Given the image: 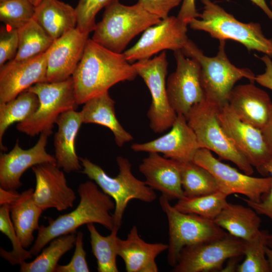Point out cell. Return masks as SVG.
<instances>
[{
    "label": "cell",
    "mask_w": 272,
    "mask_h": 272,
    "mask_svg": "<svg viewBox=\"0 0 272 272\" xmlns=\"http://www.w3.org/2000/svg\"><path fill=\"white\" fill-rule=\"evenodd\" d=\"M265 255L268 263L269 271L272 272V233H266L264 245Z\"/></svg>",
    "instance_id": "cell-47"
},
{
    "label": "cell",
    "mask_w": 272,
    "mask_h": 272,
    "mask_svg": "<svg viewBox=\"0 0 272 272\" xmlns=\"http://www.w3.org/2000/svg\"><path fill=\"white\" fill-rule=\"evenodd\" d=\"M176 69L166 81L170 104L177 115L187 116L192 107L206 99L200 79V66L181 50L174 51Z\"/></svg>",
    "instance_id": "cell-13"
},
{
    "label": "cell",
    "mask_w": 272,
    "mask_h": 272,
    "mask_svg": "<svg viewBox=\"0 0 272 272\" xmlns=\"http://www.w3.org/2000/svg\"><path fill=\"white\" fill-rule=\"evenodd\" d=\"M92 252L97 259L99 272H118L116 264L118 229L114 228L107 236L101 235L93 223L87 224Z\"/></svg>",
    "instance_id": "cell-33"
},
{
    "label": "cell",
    "mask_w": 272,
    "mask_h": 272,
    "mask_svg": "<svg viewBox=\"0 0 272 272\" xmlns=\"http://www.w3.org/2000/svg\"><path fill=\"white\" fill-rule=\"evenodd\" d=\"M115 0H79L75 8L77 17V27L81 31L90 33L94 31L97 23L96 16L102 8Z\"/></svg>",
    "instance_id": "cell-38"
},
{
    "label": "cell",
    "mask_w": 272,
    "mask_h": 272,
    "mask_svg": "<svg viewBox=\"0 0 272 272\" xmlns=\"http://www.w3.org/2000/svg\"><path fill=\"white\" fill-rule=\"evenodd\" d=\"M77 191L80 200L75 210L60 215L55 220L48 218L47 226H40L37 238L29 250L33 255H38L52 239L76 232L84 224L97 223L108 230L114 229L111 211L114 210L115 205L111 197L100 190L92 180L81 183Z\"/></svg>",
    "instance_id": "cell-2"
},
{
    "label": "cell",
    "mask_w": 272,
    "mask_h": 272,
    "mask_svg": "<svg viewBox=\"0 0 272 272\" xmlns=\"http://www.w3.org/2000/svg\"><path fill=\"white\" fill-rule=\"evenodd\" d=\"M265 65L263 73L255 76V82L272 90V60L269 56L264 54L260 58Z\"/></svg>",
    "instance_id": "cell-44"
},
{
    "label": "cell",
    "mask_w": 272,
    "mask_h": 272,
    "mask_svg": "<svg viewBox=\"0 0 272 272\" xmlns=\"http://www.w3.org/2000/svg\"><path fill=\"white\" fill-rule=\"evenodd\" d=\"M139 171L145 177V183L154 190L160 191L169 200L184 196L181 184V162L149 153L143 159Z\"/></svg>",
    "instance_id": "cell-21"
},
{
    "label": "cell",
    "mask_w": 272,
    "mask_h": 272,
    "mask_svg": "<svg viewBox=\"0 0 272 272\" xmlns=\"http://www.w3.org/2000/svg\"><path fill=\"white\" fill-rule=\"evenodd\" d=\"M181 177L185 196H198L219 190L213 174L193 161L181 162Z\"/></svg>",
    "instance_id": "cell-32"
},
{
    "label": "cell",
    "mask_w": 272,
    "mask_h": 272,
    "mask_svg": "<svg viewBox=\"0 0 272 272\" xmlns=\"http://www.w3.org/2000/svg\"><path fill=\"white\" fill-rule=\"evenodd\" d=\"M132 64L151 93L152 101L147 112L150 127L155 133H162L172 127L177 116L167 96L166 77L168 63L166 52Z\"/></svg>",
    "instance_id": "cell-10"
},
{
    "label": "cell",
    "mask_w": 272,
    "mask_h": 272,
    "mask_svg": "<svg viewBox=\"0 0 272 272\" xmlns=\"http://www.w3.org/2000/svg\"><path fill=\"white\" fill-rule=\"evenodd\" d=\"M219 122L236 149L263 176H269L266 167L272 159L261 130L241 120L228 103L219 106Z\"/></svg>",
    "instance_id": "cell-14"
},
{
    "label": "cell",
    "mask_w": 272,
    "mask_h": 272,
    "mask_svg": "<svg viewBox=\"0 0 272 272\" xmlns=\"http://www.w3.org/2000/svg\"><path fill=\"white\" fill-rule=\"evenodd\" d=\"M161 20L147 12L139 3L126 6L115 0L105 8L92 39L111 51L122 53L135 36Z\"/></svg>",
    "instance_id": "cell-3"
},
{
    "label": "cell",
    "mask_w": 272,
    "mask_h": 272,
    "mask_svg": "<svg viewBox=\"0 0 272 272\" xmlns=\"http://www.w3.org/2000/svg\"><path fill=\"white\" fill-rule=\"evenodd\" d=\"M18 46L17 29L7 26L2 27L0 33V66L15 58Z\"/></svg>",
    "instance_id": "cell-39"
},
{
    "label": "cell",
    "mask_w": 272,
    "mask_h": 272,
    "mask_svg": "<svg viewBox=\"0 0 272 272\" xmlns=\"http://www.w3.org/2000/svg\"><path fill=\"white\" fill-rule=\"evenodd\" d=\"M260 130L268 149L272 155V107L267 120Z\"/></svg>",
    "instance_id": "cell-45"
},
{
    "label": "cell",
    "mask_w": 272,
    "mask_h": 272,
    "mask_svg": "<svg viewBox=\"0 0 272 272\" xmlns=\"http://www.w3.org/2000/svg\"><path fill=\"white\" fill-rule=\"evenodd\" d=\"M60 169L56 163H51L32 167L36 179L33 199L43 211L55 208L62 211L73 207L76 193L68 186L65 175Z\"/></svg>",
    "instance_id": "cell-18"
},
{
    "label": "cell",
    "mask_w": 272,
    "mask_h": 272,
    "mask_svg": "<svg viewBox=\"0 0 272 272\" xmlns=\"http://www.w3.org/2000/svg\"><path fill=\"white\" fill-rule=\"evenodd\" d=\"M83 233L77 234L75 250L70 262L66 265L57 264L55 272H89V268L86 259V252L83 245Z\"/></svg>",
    "instance_id": "cell-40"
},
{
    "label": "cell",
    "mask_w": 272,
    "mask_h": 272,
    "mask_svg": "<svg viewBox=\"0 0 272 272\" xmlns=\"http://www.w3.org/2000/svg\"><path fill=\"white\" fill-rule=\"evenodd\" d=\"M34 191L33 188L24 191L9 205L13 225L22 246L25 248L32 244L33 232L40 227L39 219L43 211L34 201Z\"/></svg>",
    "instance_id": "cell-27"
},
{
    "label": "cell",
    "mask_w": 272,
    "mask_h": 272,
    "mask_svg": "<svg viewBox=\"0 0 272 272\" xmlns=\"http://www.w3.org/2000/svg\"><path fill=\"white\" fill-rule=\"evenodd\" d=\"M89 35L76 27L53 41L47 50V82H61L73 76L83 56Z\"/></svg>",
    "instance_id": "cell-20"
},
{
    "label": "cell",
    "mask_w": 272,
    "mask_h": 272,
    "mask_svg": "<svg viewBox=\"0 0 272 272\" xmlns=\"http://www.w3.org/2000/svg\"><path fill=\"white\" fill-rule=\"evenodd\" d=\"M227 196L220 190L195 197L184 196L174 207L182 213L195 214L214 221L228 203Z\"/></svg>",
    "instance_id": "cell-34"
},
{
    "label": "cell",
    "mask_w": 272,
    "mask_h": 272,
    "mask_svg": "<svg viewBox=\"0 0 272 272\" xmlns=\"http://www.w3.org/2000/svg\"><path fill=\"white\" fill-rule=\"evenodd\" d=\"M192 161L209 170L215 178L219 190L228 196L241 194L250 200L259 202L270 189V176L256 177L240 172L216 159L207 149H198Z\"/></svg>",
    "instance_id": "cell-12"
},
{
    "label": "cell",
    "mask_w": 272,
    "mask_h": 272,
    "mask_svg": "<svg viewBox=\"0 0 272 272\" xmlns=\"http://www.w3.org/2000/svg\"><path fill=\"white\" fill-rule=\"evenodd\" d=\"M20 194L16 190H6L0 187V205H10Z\"/></svg>",
    "instance_id": "cell-46"
},
{
    "label": "cell",
    "mask_w": 272,
    "mask_h": 272,
    "mask_svg": "<svg viewBox=\"0 0 272 272\" xmlns=\"http://www.w3.org/2000/svg\"><path fill=\"white\" fill-rule=\"evenodd\" d=\"M243 256H239L232 257L229 259V261L226 265V267L223 268L221 271H236V269L238 264H237L238 262H239L241 258H242Z\"/></svg>",
    "instance_id": "cell-48"
},
{
    "label": "cell",
    "mask_w": 272,
    "mask_h": 272,
    "mask_svg": "<svg viewBox=\"0 0 272 272\" xmlns=\"http://www.w3.org/2000/svg\"><path fill=\"white\" fill-rule=\"evenodd\" d=\"M266 231L261 230L253 239L245 242L244 259L238 264V272H270L264 245Z\"/></svg>",
    "instance_id": "cell-36"
},
{
    "label": "cell",
    "mask_w": 272,
    "mask_h": 272,
    "mask_svg": "<svg viewBox=\"0 0 272 272\" xmlns=\"http://www.w3.org/2000/svg\"><path fill=\"white\" fill-rule=\"evenodd\" d=\"M258 215L250 207L228 202L213 221L229 234L246 242L255 238L261 231V221Z\"/></svg>",
    "instance_id": "cell-28"
},
{
    "label": "cell",
    "mask_w": 272,
    "mask_h": 272,
    "mask_svg": "<svg viewBox=\"0 0 272 272\" xmlns=\"http://www.w3.org/2000/svg\"><path fill=\"white\" fill-rule=\"evenodd\" d=\"M187 26L177 17L168 16L147 28L137 42L123 54L129 63H133L166 49L182 50L189 40Z\"/></svg>",
    "instance_id": "cell-15"
},
{
    "label": "cell",
    "mask_w": 272,
    "mask_h": 272,
    "mask_svg": "<svg viewBox=\"0 0 272 272\" xmlns=\"http://www.w3.org/2000/svg\"><path fill=\"white\" fill-rule=\"evenodd\" d=\"M19 46L14 60H23L45 52L53 40L33 18L17 29Z\"/></svg>",
    "instance_id": "cell-31"
},
{
    "label": "cell",
    "mask_w": 272,
    "mask_h": 272,
    "mask_svg": "<svg viewBox=\"0 0 272 272\" xmlns=\"http://www.w3.org/2000/svg\"><path fill=\"white\" fill-rule=\"evenodd\" d=\"M245 242L229 233L221 238L184 247L181 251L173 272L221 271L224 262L244 256Z\"/></svg>",
    "instance_id": "cell-11"
},
{
    "label": "cell",
    "mask_w": 272,
    "mask_h": 272,
    "mask_svg": "<svg viewBox=\"0 0 272 272\" xmlns=\"http://www.w3.org/2000/svg\"><path fill=\"white\" fill-rule=\"evenodd\" d=\"M219 106L205 100L194 105L186 116L200 148L213 151L223 160L234 163L244 173L251 175L253 166L235 147L219 119Z\"/></svg>",
    "instance_id": "cell-8"
},
{
    "label": "cell",
    "mask_w": 272,
    "mask_h": 272,
    "mask_svg": "<svg viewBox=\"0 0 272 272\" xmlns=\"http://www.w3.org/2000/svg\"><path fill=\"white\" fill-rule=\"evenodd\" d=\"M34 18L53 41L77 25L75 8L59 0H42L35 6Z\"/></svg>",
    "instance_id": "cell-26"
},
{
    "label": "cell",
    "mask_w": 272,
    "mask_h": 272,
    "mask_svg": "<svg viewBox=\"0 0 272 272\" xmlns=\"http://www.w3.org/2000/svg\"><path fill=\"white\" fill-rule=\"evenodd\" d=\"M47 51L23 60H10L0 66V103L15 98L32 86L47 81Z\"/></svg>",
    "instance_id": "cell-17"
},
{
    "label": "cell",
    "mask_w": 272,
    "mask_h": 272,
    "mask_svg": "<svg viewBox=\"0 0 272 272\" xmlns=\"http://www.w3.org/2000/svg\"><path fill=\"white\" fill-rule=\"evenodd\" d=\"M168 248V244L145 241L135 225L130 230L126 239L117 238L118 256L123 260L127 272H157L156 258Z\"/></svg>",
    "instance_id": "cell-23"
},
{
    "label": "cell",
    "mask_w": 272,
    "mask_h": 272,
    "mask_svg": "<svg viewBox=\"0 0 272 272\" xmlns=\"http://www.w3.org/2000/svg\"><path fill=\"white\" fill-rule=\"evenodd\" d=\"M266 171L271 178V184L269 191L264 194L259 202H254L247 198H240L243 200L248 207L253 209L258 215L267 217L272 222V159L267 164Z\"/></svg>",
    "instance_id": "cell-42"
},
{
    "label": "cell",
    "mask_w": 272,
    "mask_h": 272,
    "mask_svg": "<svg viewBox=\"0 0 272 272\" xmlns=\"http://www.w3.org/2000/svg\"><path fill=\"white\" fill-rule=\"evenodd\" d=\"M80 111L70 110L60 115L56 120L57 130L54 135V157L57 166L67 173L81 169L75 148V141L82 124Z\"/></svg>",
    "instance_id": "cell-24"
},
{
    "label": "cell",
    "mask_w": 272,
    "mask_h": 272,
    "mask_svg": "<svg viewBox=\"0 0 272 272\" xmlns=\"http://www.w3.org/2000/svg\"><path fill=\"white\" fill-rule=\"evenodd\" d=\"M217 55L204 54L192 41L188 40L181 51L194 58L200 66V79L206 100L219 106L228 103L235 83L243 78L254 83L255 75L248 68L238 67L230 61L226 53V41L221 40Z\"/></svg>",
    "instance_id": "cell-6"
},
{
    "label": "cell",
    "mask_w": 272,
    "mask_h": 272,
    "mask_svg": "<svg viewBox=\"0 0 272 272\" xmlns=\"http://www.w3.org/2000/svg\"><path fill=\"white\" fill-rule=\"evenodd\" d=\"M250 1L261 9L270 19H272V11L269 8L265 0Z\"/></svg>",
    "instance_id": "cell-49"
},
{
    "label": "cell",
    "mask_w": 272,
    "mask_h": 272,
    "mask_svg": "<svg viewBox=\"0 0 272 272\" xmlns=\"http://www.w3.org/2000/svg\"><path fill=\"white\" fill-rule=\"evenodd\" d=\"M169 201L163 195L159 198L160 205L168 221L167 261L170 265H175L184 247L221 238L227 234L213 221L180 212L171 206Z\"/></svg>",
    "instance_id": "cell-9"
},
{
    "label": "cell",
    "mask_w": 272,
    "mask_h": 272,
    "mask_svg": "<svg viewBox=\"0 0 272 272\" xmlns=\"http://www.w3.org/2000/svg\"><path fill=\"white\" fill-rule=\"evenodd\" d=\"M7 0H0V3H2V2H5V1H6Z\"/></svg>",
    "instance_id": "cell-51"
},
{
    "label": "cell",
    "mask_w": 272,
    "mask_h": 272,
    "mask_svg": "<svg viewBox=\"0 0 272 272\" xmlns=\"http://www.w3.org/2000/svg\"><path fill=\"white\" fill-rule=\"evenodd\" d=\"M39 105L38 96L34 92L25 90L15 98L0 103V148L7 150L3 144V138L8 127L15 122H21L30 117Z\"/></svg>",
    "instance_id": "cell-29"
},
{
    "label": "cell",
    "mask_w": 272,
    "mask_h": 272,
    "mask_svg": "<svg viewBox=\"0 0 272 272\" xmlns=\"http://www.w3.org/2000/svg\"><path fill=\"white\" fill-rule=\"evenodd\" d=\"M26 90L38 96L39 105L30 117L18 123L16 128L30 137L41 133L49 136L60 115L70 110H76L78 106L72 76L58 82L38 83Z\"/></svg>",
    "instance_id": "cell-7"
},
{
    "label": "cell",
    "mask_w": 272,
    "mask_h": 272,
    "mask_svg": "<svg viewBox=\"0 0 272 272\" xmlns=\"http://www.w3.org/2000/svg\"><path fill=\"white\" fill-rule=\"evenodd\" d=\"M182 0H138L147 12L163 19L168 17L170 11L177 7Z\"/></svg>",
    "instance_id": "cell-41"
},
{
    "label": "cell",
    "mask_w": 272,
    "mask_h": 272,
    "mask_svg": "<svg viewBox=\"0 0 272 272\" xmlns=\"http://www.w3.org/2000/svg\"><path fill=\"white\" fill-rule=\"evenodd\" d=\"M48 137L44 133H40L35 145L27 150L20 147L18 140L10 152L1 154V188L16 190L23 185L20 178L28 169L42 163H56L54 156L46 151Z\"/></svg>",
    "instance_id": "cell-19"
},
{
    "label": "cell",
    "mask_w": 272,
    "mask_h": 272,
    "mask_svg": "<svg viewBox=\"0 0 272 272\" xmlns=\"http://www.w3.org/2000/svg\"><path fill=\"white\" fill-rule=\"evenodd\" d=\"M76 232L58 236L50 241L49 245L30 262L20 264L21 272H55L61 257L75 244Z\"/></svg>",
    "instance_id": "cell-30"
},
{
    "label": "cell",
    "mask_w": 272,
    "mask_h": 272,
    "mask_svg": "<svg viewBox=\"0 0 272 272\" xmlns=\"http://www.w3.org/2000/svg\"><path fill=\"white\" fill-rule=\"evenodd\" d=\"M270 5H271V7L272 8V0H271V1H270Z\"/></svg>",
    "instance_id": "cell-52"
},
{
    "label": "cell",
    "mask_w": 272,
    "mask_h": 272,
    "mask_svg": "<svg viewBox=\"0 0 272 272\" xmlns=\"http://www.w3.org/2000/svg\"><path fill=\"white\" fill-rule=\"evenodd\" d=\"M228 104L241 120L260 129L266 123L272 107L268 94L251 82L234 87Z\"/></svg>",
    "instance_id": "cell-22"
},
{
    "label": "cell",
    "mask_w": 272,
    "mask_h": 272,
    "mask_svg": "<svg viewBox=\"0 0 272 272\" xmlns=\"http://www.w3.org/2000/svg\"><path fill=\"white\" fill-rule=\"evenodd\" d=\"M83 123H94L109 128L113 133L114 141L119 147L131 141L133 137L121 125L115 110V101L108 91L86 102L80 111Z\"/></svg>",
    "instance_id": "cell-25"
},
{
    "label": "cell",
    "mask_w": 272,
    "mask_h": 272,
    "mask_svg": "<svg viewBox=\"0 0 272 272\" xmlns=\"http://www.w3.org/2000/svg\"><path fill=\"white\" fill-rule=\"evenodd\" d=\"M35 8L28 0H7L0 3V20L6 26L18 29L34 18Z\"/></svg>",
    "instance_id": "cell-37"
},
{
    "label": "cell",
    "mask_w": 272,
    "mask_h": 272,
    "mask_svg": "<svg viewBox=\"0 0 272 272\" xmlns=\"http://www.w3.org/2000/svg\"><path fill=\"white\" fill-rule=\"evenodd\" d=\"M35 6L38 5L42 0H28Z\"/></svg>",
    "instance_id": "cell-50"
},
{
    "label": "cell",
    "mask_w": 272,
    "mask_h": 272,
    "mask_svg": "<svg viewBox=\"0 0 272 272\" xmlns=\"http://www.w3.org/2000/svg\"><path fill=\"white\" fill-rule=\"evenodd\" d=\"M137 76L123 53L111 51L89 39L72 76L77 103L84 104L118 83L133 80Z\"/></svg>",
    "instance_id": "cell-1"
},
{
    "label": "cell",
    "mask_w": 272,
    "mask_h": 272,
    "mask_svg": "<svg viewBox=\"0 0 272 272\" xmlns=\"http://www.w3.org/2000/svg\"><path fill=\"white\" fill-rule=\"evenodd\" d=\"M195 0H183L177 16L178 19L184 24L188 25L191 20L198 18L200 16L196 8Z\"/></svg>",
    "instance_id": "cell-43"
},
{
    "label": "cell",
    "mask_w": 272,
    "mask_h": 272,
    "mask_svg": "<svg viewBox=\"0 0 272 272\" xmlns=\"http://www.w3.org/2000/svg\"><path fill=\"white\" fill-rule=\"evenodd\" d=\"M0 231L9 238L13 246V250L11 251H6L1 247L0 255L2 258L12 265H15L32 257L33 255L30 251L25 250L19 240L10 217L9 205L8 203L1 206Z\"/></svg>",
    "instance_id": "cell-35"
},
{
    "label": "cell",
    "mask_w": 272,
    "mask_h": 272,
    "mask_svg": "<svg viewBox=\"0 0 272 272\" xmlns=\"http://www.w3.org/2000/svg\"><path fill=\"white\" fill-rule=\"evenodd\" d=\"M200 1L202 12L189 23L192 29L206 32L219 41L234 40L248 51L256 50L272 56V38L264 36L259 23L240 22L212 0Z\"/></svg>",
    "instance_id": "cell-4"
},
{
    "label": "cell",
    "mask_w": 272,
    "mask_h": 272,
    "mask_svg": "<svg viewBox=\"0 0 272 272\" xmlns=\"http://www.w3.org/2000/svg\"><path fill=\"white\" fill-rule=\"evenodd\" d=\"M171 128L168 132L156 139L132 144L131 150L135 152L161 153L179 162L192 161L200 147L185 116L177 115Z\"/></svg>",
    "instance_id": "cell-16"
},
{
    "label": "cell",
    "mask_w": 272,
    "mask_h": 272,
    "mask_svg": "<svg viewBox=\"0 0 272 272\" xmlns=\"http://www.w3.org/2000/svg\"><path fill=\"white\" fill-rule=\"evenodd\" d=\"M79 159L83 167L82 173L94 181L102 191L114 200V228L118 230L120 229L124 211L130 200L137 199L150 203L157 198L154 190L145 181L133 175L131 164L127 158L122 156L116 158L119 172L114 177L109 176L100 166L88 158L79 157Z\"/></svg>",
    "instance_id": "cell-5"
}]
</instances>
